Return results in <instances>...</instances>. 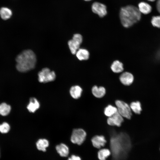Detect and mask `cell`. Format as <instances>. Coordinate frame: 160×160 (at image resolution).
<instances>
[{
	"label": "cell",
	"mask_w": 160,
	"mask_h": 160,
	"mask_svg": "<svg viewBox=\"0 0 160 160\" xmlns=\"http://www.w3.org/2000/svg\"><path fill=\"white\" fill-rule=\"evenodd\" d=\"M119 15L122 25L126 28L130 27L138 22L141 17L138 8L132 5L122 7Z\"/></svg>",
	"instance_id": "1"
},
{
	"label": "cell",
	"mask_w": 160,
	"mask_h": 160,
	"mask_svg": "<svg viewBox=\"0 0 160 160\" xmlns=\"http://www.w3.org/2000/svg\"><path fill=\"white\" fill-rule=\"evenodd\" d=\"M16 68L19 71L25 72L34 68L36 62V55L30 49L23 51L16 57Z\"/></svg>",
	"instance_id": "2"
},
{
	"label": "cell",
	"mask_w": 160,
	"mask_h": 160,
	"mask_svg": "<svg viewBox=\"0 0 160 160\" xmlns=\"http://www.w3.org/2000/svg\"><path fill=\"white\" fill-rule=\"evenodd\" d=\"M87 133L82 128L74 129L72 132L70 137L71 142L78 145H81L86 138Z\"/></svg>",
	"instance_id": "3"
},
{
	"label": "cell",
	"mask_w": 160,
	"mask_h": 160,
	"mask_svg": "<svg viewBox=\"0 0 160 160\" xmlns=\"http://www.w3.org/2000/svg\"><path fill=\"white\" fill-rule=\"evenodd\" d=\"M115 103L118 112L123 117L128 119H130L132 112L129 105L125 102L119 100H116Z\"/></svg>",
	"instance_id": "4"
},
{
	"label": "cell",
	"mask_w": 160,
	"mask_h": 160,
	"mask_svg": "<svg viewBox=\"0 0 160 160\" xmlns=\"http://www.w3.org/2000/svg\"><path fill=\"white\" fill-rule=\"evenodd\" d=\"M38 80L41 83H47L53 81L56 78V74L53 71L45 68L42 69L38 74Z\"/></svg>",
	"instance_id": "5"
},
{
	"label": "cell",
	"mask_w": 160,
	"mask_h": 160,
	"mask_svg": "<svg viewBox=\"0 0 160 160\" xmlns=\"http://www.w3.org/2000/svg\"><path fill=\"white\" fill-rule=\"evenodd\" d=\"M82 41V35L80 34L76 33L74 34L72 39L68 41V45L72 54H76L77 51L79 49Z\"/></svg>",
	"instance_id": "6"
},
{
	"label": "cell",
	"mask_w": 160,
	"mask_h": 160,
	"mask_svg": "<svg viewBox=\"0 0 160 160\" xmlns=\"http://www.w3.org/2000/svg\"><path fill=\"white\" fill-rule=\"evenodd\" d=\"M92 12L97 15L100 17H103L107 13V7L105 5L101 3L95 2L91 6Z\"/></svg>",
	"instance_id": "7"
},
{
	"label": "cell",
	"mask_w": 160,
	"mask_h": 160,
	"mask_svg": "<svg viewBox=\"0 0 160 160\" xmlns=\"http://www.w3.org/2000/svg\"><path fill=\"white\" fill-rule=\"evenodd\" d=\"M124 121L123 117L118 112L111 116L108 117L107 119V124L111 126L120 127Z\"/></svg>",
	"instance_id": "8"
},
{
	"label": "cell",
	"mask_w": 160,
	"mask_h": 160,
	"mask_svg": "<svg viewBox=\"0 0 160 160\" xmlns=\"http://www.w3.org/2000/svg\"><path fill=\"white\" fill-rule=\"evenodd\" d=\"M91 141L93 147L98 149L104 148L107 142L105 136L102 135L94 136Z\"/></svg>",
	"instance_id": "9"
},
{
	"label": "cell",
	"mask_w": 160,
	"mask_h": 160,
	"mask_svg": "<svg viewBox=\"0 0 160 160\" xmlns=\"http://www.w3.org/2000/svg\"><path fill=\"white\" fill-rule=\"evenodd\" d=\"M119 79L122 84L125 86H129L133 82L134 77L132 73L128 72H125L121 74Z\"/></svg>",
	"instance_id": "10"
},
{
	"label": "cell",
	"mask_w": 160,
	"mask_h": 160,
	"mask_svg": "<svg viewBox=\"0 0 160 160\" xmlns=\"http://www.w3.org/2000/svg\"><path fill=\"white\" fill-rule=\"evenodd\" d=\"M92 92L93 95L97 98H101L103 97L105 94L106 90L103 87H98L96 85L93 87Z\"/></svg>",
	"instance_id": "11"
},
{
	"label": "cell",
	"mask_w": 160,
	"mask_h": 160,
	"mask_svg": "<svg viewBox=\"0 0 160 160\" xmlns=\"http://www.w3.org/2000/svg\"><path fill=\"white\" fill-rule=\"evenodd\" d=\"M138 8L140 12L145 15L150 13L152 10L151 5L145 2H140L138 4Z\"/></svg>",
	"instance_id": "12"
},
{
	"label": "cell",
	"mask_w": 160,
	"mask_h": 160,
	"mask_svg": "<svg viewBox=\"0 0 160 160\" xmlns=\"http://www.w3.org/2000/svg\"><path fill=\"white\" fill-rule=\"evenodd\" d=\"M56 148L57 153L62 157H67L69 153V148L64 143H61L57 145Z\"/></svg>",
	"instance_id": "13"
},
{
	"label": "cell",
	"mask_w": 160,
	"mask_h": 160,
	"mask_svg": "<svg viewBox=\"0 0 160 160\" xmlns=\"http://www.w3.org/2000/svg\"><path fill=\"white\" fill-rule=\"evenodd\" d=\"M39 107L40 104L37 100L34 97H32L30 99L27 108L29 112L34 113L39 108Z\"/></svg>",
	"instance_id": "14"
},
{
	"label": "cell",
	"mask_w": 160,
	"mask_h": 160,
	"mask_svg": "<svg viewBox=\"0 0 160 160\" xmlns=\"http://www.w3.org/2000/svg\"><path fill=\"white\" fill-rule=\"evenodd\" d=\"M77 58L80 60H87L89 58V53L88 51L84 48H79L76 54Z\"/></svg>",
	"instance_id": "15"
},
{
	"label": "cell",
	"mask_w": 160,
	"mask_h": 160,
	"mask_svg": "<svg viewBox=\"0 0 160 160\" xmlns=\"http://www.w3.org/2000/svg\"><path fill=\"white\" fill-rule=\"evenodd\" d=\"M82 92L81 88L78 85H74L70 88V93L71 96L74 99L79 98L81 96Z\"/></svg>",
	"instance_id": "16"
},
{
	"label": "cell",
	"mask_w": 160,
	"mask_h": 160,
	"mask_svg": "<svg viewBox=\"0 0 160 160\" xmlns=\"http://www.w3.org/2000/svg\"><path fill=\"white\" fill-rule=\"evenodd\" d=\"M97 154L99 160H106L111 155V152L109 149L103 148L99 149Z\"/></svg>",
	"instance_id": "17"
},
{
	"label": "cell",
	"mask_w": 160,
	"mask_h": 160,
	"mask_svg": "<svg viewBox=\"0 0 160 160\" xmlns=\"http://www.w3.org/2000/svg\"><path fill=\"white\" fill-rule=\"evenodd\" d=\"M111 68L112 71L115 73H120L124 70L123 64L119 61L116 60L111 64Z\"/></svg>",
	"instance_id": "18"
},
{
	"label": "cell",
	"mask_w": 160,
	"mask_h": 160,
	"mask_svg": "<svg viewBox=\"0 0 160 160\" xmlns=\"http://www.w3.org/2000/svg\"><path fill=\"white\" fill-rule=\"evenodd\" d=\"M12 15V10L9 8L3 7L0 9V16L3 20H6L8 19Z\"/></svg>",
	"instance_id": "19"
},
{
	"label": "cell",
	"mask_w": 160,
	"mask_h": 160,
	"mask_svg": "<svg viewBox=\"0 0 160 160\" xmlns=\"http://www.w3.org/2000/svg\"><path fill=\"white\" fill-rule=\"evenodd\" d=\"M49 142L48 140L45 139H39L36 143L37 149L40 151L45 152L46 148L49 146Z\"/></svg>",
	"instance_id": "20"
},
{
	"label": "cell",
	"mask_w": 160,
	"mask_h": 160,
	"mask_svg": "<svg viewBox=\"0 0 160 160\" xmlns=\"http://www.w3.org/2000/svg\"><path fill=\"white\" fill-rule=\"evenodd\" d=\"M130 107L131 110L136 114H140L142 111L141 105L139 101H133L131 103Z\"/></svg>",
	"instance_id": "21"
},
{
	"label": "cell",
	"mask_w": 160,
	"mask_h": 160,
	"mask_svg": "<svg viewBox=\"0 0 160 160\" xmlns=\"http://www.w3.org/2000/svg\"><path fill=\"white\" fill-rule=\"evenodd\" d=\"M118 112L116 107L109 105L104 109V113L108 117L111 116Z\"/></svg>",
	"instance_id": "22"
},
{
	"label": "cell",
	"mask_w": 160,
	"mask_h": 160,
	"mask_svg": "<svg viewBox=\"0 0 160 160\" xmlns=\"http://www.w3.org/2000/svg\"><path fill=\"white\" fill-rule=\"evenodd\" d=\"M11 107L10 105L3 103L0 104V114L2 116H6L10 113Z\"/></svg>",
	"instance_id": "23"
},
{
	"label": "cell",
	"mask_w": 160,
	"mask_h": 160,
	"mask_svg": "<svg viewBox=\"0 0 160 160\" xmlns=\"http://www.w3.org/2000/svg\"><path fill=\"white\" fill-rule=\"evenodd\" d=\"M152 25L157 28H160V15L153 16L151 20Z\"/></svg>",
	"instance_id": "24"
},
{
	"label": "cell",
	"mask_w": 160,
	"mask_h": 160,
	"mask_svg": "<svg viewBox=\"0 0 160 160\" xmlns=\"http://www.w3.org/2000/svg\"><path fill=\"white\" fill-rule=\"evenodd\" d=\"M10 129L9 124L6 122H3L0 125V132L2 133H6L9 132Z\"/></svg>",
	"instance_id": "25"
},
{
	"label": "cell",
	"mask_w": 160,
	"mask_h": 160,
	"mask_svg": "<svg viewBox=\"0 0 160 160\" xmlns=\"http://www.w3.org/2000/svg\"><path fill=\"white\" fill-rule=\"evenodd\" d=\"M67 160H81V159L79 156L72 154L68 157Z\"/></svg>",
	"instance_id": "26"
},
{
	"label": "cell",
	"mask_w": 160,
	"mask_h": 160,
	"mask_svg": "<svg viewBox=\"0 0 160 160\" xmlns=\"http://www.w3.org/2000/svg\"><path fill=\"white\" fill-rule=\"evenodd\" d=\"M156 7L158 11L160 13V0H158L156 4Z\"/></svg>",
	"instance_id": "27"
},
{
	"label": "cell",
	"mask_w": 160,
	"mask_h": 160,
	"mask_svg": "<svg viewBox=\"0 0 160 160\" xmlns=\"http://www.w3.org/2000/svg\"><path fill=\"white\" fill-rule=\"evenodd\" d=\"M147 0L150 1H151V2H153V1H154L155 0Z\"/></svg>",
	"instance_id": "28"
},
{
	"label": "cell",
	"mask_w": 160,
	"mask_h": 160,
	"mask_svg": "<svg viewBox=\"0 0 160 160\" xmlns=\"http://www.w3.org/2000/svg\"><path fill=\"white\" fill-rule=\"evenodd\" d=\"M84 1H90L92 0H84Z\"/></svg>",
	"instance_id": "29"
},
{
	"label": "cell",
	"mask_w": 160,
	"mask_h": 160,
	"mask_svg": "<svg viewBox=\"0 0 160 160\" xmlns=\"http://www.w3.org/2000/svg\"></svg>",
	"instance_id": "30"
}]
</instances>
